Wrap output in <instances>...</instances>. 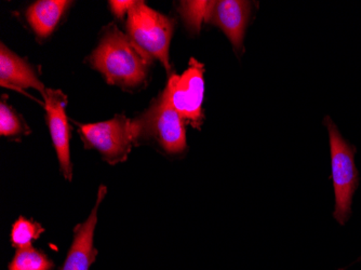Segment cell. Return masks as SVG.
Instances as JSON below:
<instances>
[{"mask_svg": "<svg viewBox=\"0 0 361 270\" xmlns=\"http://www.w3.org/2000/svg\"><path fill=\"white\" fill-rule=\"evenodd\" d=\"M151 59L144 56L133 40L116 25H109L90 56L91 65L109 85L123 89L137 88L145 82Z\"/></svg>", "mask_w": 361, "mask_h": 270, "instance_id": "1", "label": "cell"}, {"mask_svg": "<svg viewBox=\"0 0 361 270\" xmlns=\"http://www.w3.org/2000/svg\"><path fill=\"white\" fill-rule=\"evenodd\" d=\"M173 30V20L147 7L143 1H137L128 13V37L144 56L160 61L168 73L171 70L169 49Z\"/></svg>", "mask_w": 361, "mask_h": 270, "instance_id": "2", "label": "cell"}, {"mask_svg": "<svg viewBox=\"0 0 361 270\" xmlns=\"http://www.w3.org/2000/svg\"><path fill=\"white\" fill-rule=\"evenodd\" d=\"M324 123L329 132L331 150V178L336 196L334 217L338 224L345 225L352 215L353 198L359 185L355 164L356 148L343 139L330 117L326 116Z\"/></svg>", "mask_w": 361, "mask_h": 270, "instance_id": "3", "label": "cell"}, {"mask_svg": "<svg viewBox=\"0 0 361 270\" xmlns=\"http://www.w3.org/2000/svg\"><path fill=\"white\" fill-rule=\"evenodd\" d=\"M133 123L137 129V142L153 140L170 155H178L188 149L186 123L162 94L143 115L135 118Z\"/></svg>", "mask_w": 361, "mask_h": 270, "instance_id": "4", "label": "cell"}, {"mask_svg": "<svg viewBox=\"0 0 361 270\" xmlns=\"http://www.w3.org/2000/svg\"><path fill=\"white\" fill-rule=\"evenodd\" d=\"M79 132L86 147L94 148L111 164L126 161L137 142L135 123L123 115L103 123L79 125Z\"/></svg>", "mask_w": 361, "mask_h": 270, "instance_id": "5", "label": "cell"}, {"mask_svg": "<svg viewBox=\"0 0 361 270\" xmlns=\"http://www.w3.org/2000/svg\"><path fill=\"white\" fill-rule=\"evenodd\" d=\"M204 64L190 59L188 70L180 76L171 74L162 92L170 106L182 117L184 123L194 128H200L204 118Z\"/></svg>", "mask_w": 361, "mask_h": 270, "instance_id": "6", "label": "cell"}, {"mask_svg": "<svg viewBox=\"0 0 361 270\" xmlns=\"http://www.w3.org/2000/svg\"><path fill=\"white\" fill-rule=\"evenodd\" d=\"M44 109L47 111V123L51 134L52 142L56 147L60 168L65 178L72 180L73 168L71 162L70 128L65 109L68 105V97L61 90L47 89Z\"/></svg>", "mask_w": 361, "mask_h": 270, "instance_id": "7", "label": "cell"}, {"mask_svg": "<svg viewBox=\"0 0 361 270\" xmlns=\"http://www.w3.org/2000/svg\"><path fill=\"white\" fill-rule=\"evenodd\" d=\"M251 5L240 0L207 1L204 22L218 26L239 52L243 49V37L248 25Z\"/></svg>", "mask_w": 361, "mask_h": 270, "instance_id": "8", "label": "cell"}, {"mask_svg": "<svg viewBox=\"0 0 361 270\" xmlns=\"http://www.w3.org/2000/svg\"><path fill=\"white\" fill-rule=\"evenodd\" d=\"M106 195V188L101 185L97 204L86 222L77 225L74 239L61 270H89L94 263L97 252L94 247V231L97 223V210Z\"/></svg>", "mask_w": 361, "mask_h": 270, "instance_id": "9", "label": "cell"}, {"mask_svg": "<svg viewBox=\"0 0 361 270\" xmlns=\"http://www.w3.org/2000/svg\"><path fill=\"white\" fill-rule=\"evenodd\" d=\"M0 83L6 88L22 90L34 88L46 97L47 89L36 76L35 70L26 61L16 56L1 44L0 48Z\"/></svg>", "mask_w": 361, "mask_h": 270, "instance_id": "10", "label": "cell"}, {"mask_svg": "<svg viewBox=\"0 0 361 270\" xmlns=\"http://www.w3.org/2000/svg\"><path fill=\"white\" fill-rule=\"evenodd\" d=\"M71 4L65 0H42L28 8L26 18L38 37L51 35Z\"/></svg>", "mask_w": 361, "mask_h": 270, "instance_id": "11", "label": "cell"}, {"mask_svg": "<svg viewBox=\"0 0 361 270\" xmlns=\"http://www.w3.org/2000/svg\"><path fill=\"white\" fill-rule=\"evenodd\" d=\"M54 263L44 252L28 247L16 250L8 270H52Z\"/></svg>", "mask_w": 361, "mask_h": 270, "instance_id": "12", "label": "cell"}, {"mask_svg": "<svg viewBox=\"0 0 361 270\" xmlns=\"http://www.w3.org/2000/svg\"><path fill=\"white\" fill-rule=\"evenodd\" d=\"M44 229L39 223L32 222L25 217H19L11 231V243L16 249L32 247V243L39 238Z\"/></svg>", "mask_w": 361, "mask_h": 270, "instance_id": "13", "label": "cell"}, {"mask_svg": "<svg viewBox=\"0 0 361 270\" xmlns=\"http://www.w3.org/2000/svg\"><path fill=\"white\" fill-rule=\"evenodd\" d=\"M30 132L16 111L5 99L0 104V133L3 137H19Z\"/></svg>", "mask_w": 361, "mask_h": 270, "instance_id": "14", "label": "cell"}, {"mask_svg": "<svg viewBox=\"0 0 361 270\" xmlns=\"http://www.w3.org/2000/svg\"><path fill=\"white\" fill-rule=\"evenodd\" d=\"M180 16L190 30L200 32V25L204 22L207 1H182L180 3Z\"/></svg>", "mask_w": 361, "mask_h": 270, "instance_id": "15", "label": "cell"}, {"mask_svg": "<svg viewBox=\"0 0 361 270\" xmlns=\"http://www.w3.org/2000/svg\"><path fill=\"white\" fill-rule=\"evenodd\" d=\"M135 3L137 1H115V0H113V1H109V7L117 18L123 19V16L126 13H129L130 10L135 6Z\"/></svg>", "mask_w": 361, "mask_h": 270, "instance_id": "16", "label": "cell"}, {"mask_svg": "<svg viewBox=\"0 0 361 270\" xmlns=\"http://www.w3.org/2000/svg\"><path fill=\"white\" fill-rule=\"evenodd\" d=\"M359 261H361V257H360V259H359Z\"/></svg>", "mask_w": 361, "mask_h": 270, "instance_id": "17", "label": "cell"}]
</instances>
